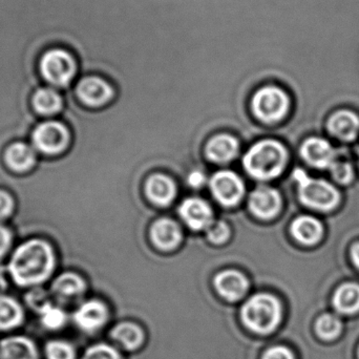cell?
Returning a JSON list of instances; mask_svg holds the SVG:
<instances>
[{"label": "cell", "mask_w": 359, "mask_h": 359, "mask_svg": "<svg viewBox=\"0 0 359 359\" xmlns=\"http://www.w3.org/2000/svg\"><path fill=\"white\" fill-rule=\"evenodd\" d=\"M55 267L52 247L46 241L31 240L17 248L10 263L13 278L20 286H33L50 278Z\"/></svg>", "instance_id": "cell-1"}, {"label": "cell", "mask_w": 359, "mask_h": 359, "mask_svg": "<svg viewBox=\"0 0 359 359\" xmlns=\"http://www.w3.org/2000/svg\"><path fill=\"white\" fill-rule=\"evenodd\" d=\"M287 151L278 141L265 140L253 145L244 157V168L253 178L270 180L284 170Z\"/></svg>", "instance_id": "cell-2"}, {"label": "cell", "mask_w": 359, "mask_h": 359, "mask_svg": "<svg viewBox=\"0 0 359 359\" xmlns=\"http://www.w3.org/2000/svg\"><path fill=\"white\" fill-rule=\"evenodd\" d=\"M282 307L280 302L270 294L259 293L243 306L242 320L249 330L259 334L272 332L280 324Z\"/></svg>", "instance_id": "cell-3"}, {"label": "cell", "mask_w": 359, "mask_h": 359, "mask_svg": "<svg viewBox=\"0 0 359 359\" xmlns=\"http://www.w3.org/2000/svg\"><path fill=\"white\" fill-rule=\"evenodd\" d=\"M294 179L299 184V198L310 208L331 210L341 201L339 190L325 180L311 178L301 170H295Z\"/></svg>", "instance_id": "cell-4"}, {"label": "cell", "mask_w": 359, "mask_h": 359, "mask_svg": "<svg viewBox=\"0 0 359 359\" xmlns=\"http://www.w3.org/2000/svg\"><path fill=\"white\" fill-rule=\"evenodd\" d=\"M251 105L259 120L272 123L286 115L290 107V99L284 88L269 83L255 90Z\"/></svg>", "instance_id": "cell-5"}, {"label": "cell", "mask_w": 359, "mask_h": 359, "mask_svg": "<svg viewBox=\"0 0 359 359\" xmlns=\"http://www.w3.org/2000/svg\"><path fill=\"white\" fill-rule=\"evenodd\" d=\"M40 71L46 81L55 86H67L71 83L78 71L75 57L69 50L55 48L48 50L40 61Z\"/></svg>", "instance_id": "cell-6"}, {"label": "cell", "mask_w": 359, "mask_h": 359, "mask_svg": "<svg viewBox=\"0 0 359 359\" xmlns=\"http://www.w3.org/2000/svg\"><path fill=\"white\" fill-rule=\"evenodd\" d=\"M69 142V133L63 124L48 121L39 124L33 133L36 149L46 155H57L65 151Z\"/></svg>", "instance_id": "cell-7"}, {"label": "cell", "mask_w": 359, "mask_h": 359, "mask_svg": "<svg viewBox=\"0 0 359 359\" xmlns=\"http://www.w3.org/2000/svg\"><path fill=\"white\" fill-rule=\"evenodd\" d=\"M76 92L84 104L99 107L107 104L113 99L115 88L107 78L99 75H90L80 80Z\"/></svg>", "instance_id": "cell-8"}, {"label": "cell", "mask_w": 359, "mask_h": 359, "mask_svg": "<svg viewBox=\"0 0 359 359\" xmlns=\"http://www.w3.org/2000/svg\"><path fill=\"white\" fill-rule=\"evenodd\" d=\"M213 196L224 206H233L244 194V184L234 172H219L210 180Z\"/></svg>", "instance_id": "cell-9"}, {"label": "cell", "mask_w": 359, "mask_h": 359, "mask_svg": "<svg viewBox=\"0 0 359 359\" xmlns=\"http://www.w3.org/2000/svg\"><path fill=\"white\" fill-rule=\"evenodd\" d=\"M180 217L194 230L207 229L212 223L210 207L200 198H187L179 208Z\"/></svg>", "instance_id": "cell-10"}, {"label": "cell", "mask_w": 359, "mask_h": 359, "mask_svg": "<svg viewBox=\"0 0 359 359\" xmlns=\"http://www.w3.org/2000/svg\"><path fill=\"white\" fill-rule=\"evenodd\" d=\"M304 159L314 168H329L337 157L332 145L322 138H310L304 142L301 149Z\"/></svg>", "instance_id": "cell-11"}, {"label": "cell", "mask_w": 359, "mask_h": 359, "mask_svg": "<svg viewBox=\"0 0 359 359\" xmlns=\"http://www.w3.org/2000/svg\"><path fill=\"white\" fill-rule=\"evenodd\" d=\"M249 206L257 217L270 219L280 211L282 198L273 188L259 187L250 194Z\"/></svg>", "instance_id": "cell-12"}, {"label": "cell", "mask_w": 359, "mask_h": 359, "mask_svg": "<svg viewBox=\"0 0 359 359\" xmlns=\"http://www.w3.org/2000/svg\"><path fill=\"white\" fill-rule=\"evenodd\" d=\"M76 324L86 332L98 330L107 322V311L105 306L98 301H90L83 304L76 311Z\"/></svg>", "instance_id": "cell-13"}, {"label": "cell", "mask_w": 359, "mask_h": 359, "mask_svg": "<svg viewBox=\"0 0 359 359\" xmlns=\"http://www.w3.org/2000/svg\"><path fill=\"white\" fill-rule=\"evenodd\" d=\"M215 286L228 301H238L246 293L248 282L240 272L227 270L215 276Z\"/></svg>", "instance_id": "cell-14"}, {"label": "cell", "mask_w": 359, "mask_h": 359, "mask_svg": "<svg viewBox=\"0 0 359 359\" xmlns=\"http://www.w3.org/2000/svg\"><path fill=\"white\" fill-rule=\"evenodd\" d=\"M328 128L330 134L339 140H354L359 132V118L352 111H337L329 119Z\"/></svg>", "instance_id": "cell-15"}, {"label": "cell", "mask_w": 359, "mask_h": 359, "mask_svg": "<svg viewBox=\"0 0 359 359\" xmlns=\"http://www.w3.org/2000/svg\"><path fill=\"white\" fill-rule=\"evenodd\" d=\"M291 233L302 244L313 245L322 238L324 227L316 217L303 215L293 222Z\"/></svg>", "instance_id": "cell-16"}, {"label": "cell", "mask_w": 359, "mask_h": 359, "mask_svg": "<svg viewBox=\"0 0 359 359\" xmlns=\"http://www.w3.org/2000/svg\"><path fill=\"white\" fill-rule=\"evenodd\" d=\"M151 238L160 249L170 250L178 246L181 241L179 226L170 219H161L151 227Z\"/></svg>", "instance_id": "cell-17"}, {"label": "cell", "mask_w": 359, "mask_h": 359, "mask_svg": "<svg viewBox=\"0 0 359 359\" xmlns=\"http://www.w3.org/2000/svg\"><path fill=\"white\" fill-rule=\"evenodd\" d=\"M0 359H38V353L29 339L10 337L0 343Z\"/></svg>", "instance_id": "cell-18"}, {"label": "cell", "mask_w": 359, "mask_h": 359, "mask_svg": "<svg viewBox=\"0 0 359 359\" xmlns=\"http://www.w3.org/2000/svg\"><path fill=\"white\" fill-rule=\"evenodd\" d=\"M147 194L149 200L160 206H166L174 200L176 186L174 182L163 175L151 177L147 184Z\"/></svg>", "instance_id": "cell-19"}, {"label": "cell", "mask_w": 359, "mask_h": 359, "mask_svg": "<svg viewBox=\"0 0 359 359\" xmlns=\"http://www.w3.org/2000/svg\"><path fill=\"white\" fill-rule=\"evenodd\" d=\"M4 160L11 170L16 172H25L33 168L36 156L29 145L15 143L6 149Z\"/></svg>", "instance_id": "cell-20"}, {"label": "cell", "mask_w": 359, "mask_h": 359, "mask_svg": "<svg viewBox=\"0 0 359 359\" xmlns=\"http://www.w3.org/2000/svg\"><path fill=\"white\" fill-rule=\"evenodd\" d=\"M238 141L228 135H219L209 141L206 147L209 159L217 163L230 161L238 153Z\"/></svg>", "instance_id": "cell-21"}, {"label": "cell", "mask_w": 359, "mask_h": 359, "mask_svg": "<svg viewBox=\"0 0 359 359\" xmlns=\"http://www.w3.org/2000/svg\"><path fill=\"white\" fill-rule=\"evenodd\" d=\"M333 306L341 314L356 313L359 311V285L347 283L337 288L333 295Z\"/></svg>", "instance_id": "cell-22"}, {"label": "cell", "mask_w": 359, "mask_h": 359, "mask_svg": "<svg viewBox=\"0 0 359 359\" xmlns=\"http://www.w3.org/2000/svg\"><path fill=\"white\" fill-rule=\"evenodd\" d=\"M86 284L79 276L75 273L61 274L53 284V291L60 299H67L82 294Z\"/></svg>", "instance_id": "cell-23"}, {"label": "cell", "mask_w": 359, "mask_h": 359, "mask_svg": "<svg viewBox=\"0 0 359 359\" xmlns=\"http://www.w3.org/2000/svg\"><path fill=\"white\" fill-rule=\"evenodd\" d=\"M23 312L12 297L0 295V329L14 328L22 322Z\"/></svg>", "instance_id": "cell-24"}, {"label": "cell", "mask_w": 359, "mask_h": 359, "mask_svg": "<svg viewBox=\"0 0 359 359\" xmlns=\"http://www.w3.org/2000/svg\"><path fill=\"white\" fill-rule=\"evenodd\" d=\"M33 104L36 111L41 115H53L60 111L62 99L53 88H41L34 96Z\"/></svg>", "instance_id": "cell-25"}, {"label": "cell", "mask_w": 359, "mask_h": 359, "mask_svg": "<svg viewBox=\"0 0 359 359\" xmlns=\"http://www.w3.org/2000/svg\"><path fill=\"white\" fill-rule=\"evenodd\" d=\"M111 337L128 350L137 349L143 341L142 331L134 324H120L114 329Z\"/></svg>", "instance_id": "cell-26"}, {"label": "cell", "mask_w": 359, "mask_h": 359, "mask_svg": "<svg viewBox=\"0 0 359 359\" xmlns=\"http://www.w3.org/2000/svg\"><path fill=\"white\" fill-rule=\"evenodd\" d=\"M343 324L337 316L324 314L318 318L316 325V333L324 341H333L341 333Z\"/></svg>", "instance_id": "cell-27"}, {"label": "cell", "mask_w": 359, "mask_h": 359, "mask_svg": "<svg viewBox=\"0 0 359 359\" xmlns=\"http://www.w3.org/2000/svg\"><path fill=\"white\" fill-rule=\"evenodd\" d=\"M329 170L332 178L339 183L348 184L353 179L354 172L351 162L339 154H337V157L333 160Z\"/></svg>", "instance_id": "cell-28"}, {"label": "cell", "mask_w": 359, "mask_h": 359, "mask_svg": "<svg viewBox=\"0 0 359 359\" xmlns=\"http://www.w3.org/2000/svg\"><path fill=\"white\" fill-rule=\"evenodd\" d=\"M41 314V322L44 326L50 330H56L65 325L67 316L62 310L54 306L48 305L40 311Z\"/></svg>", "instance_id": "cell-29"}, {"label": "cell", "mask_w": 359, "mask_h": 359, "mask_svg": "<svg viewBox=\"0 0 359 359\" xmlns=\"http://www.w3.org/2000/svg\"><path fill=\"white\" fill-rule=\"evenodd\" d=\"M48 359H75V352L69 344L50 341L46 346Z\"/></svg>", "instance_id": "cell-30"}, {"label": "cell", "mask_w": 359, "mask_h": 359, "mask_svg": "<svg viewBox=\"0 0 359 359\" xmlns=\"http://www.w3.org/2000/svg\"><path fill=\"white\" fill-rule=\"evenodd\" d=\"M229 234V228L224 222H212L207 228V236L215 244L225 242Z\"/></svg>", "instance_id": "cell-31"}, {"label": "cell", "mask_w": 359, "mask_h": 359, "mask_svg": "<svg viewBox=\"0 0 359 359\" xmlns=\"http://www.w3.org/2000/svg\"><path fill=\"white\" fill-rule=\"evenodd\" d=\"M82 359H121L113 348L107 345H97L90 348Z\"/></svg>", "instance_id": "cell-32"}, {"label": "cell", "mask_w": 359, "mask_h": 359, "mask_svg": "<svg viewBox=\"0 0 359 359\" xmlns=\"http://www.w3.org/2000/svg\"><path fill=\"white\" fill-rule=\"evenodd\" d=\"M14 201L8 192L0 190V219H6L12 213Z\"/></svg>", "instance_id": "cell-33"}, {"label": "cell", "mask_w": 359, "mask_h": 359, "mask_svg": "<svg viewBox=\"0 0 359 359\" xmlns=\"http://www.w3.org/2000/svg\"><path fill=\"white\" fill-rule=\"evenodd\" d=\"M263 359H294V358L287 348L274 347L266 352Z\"/></svg>", "instance_id": "cell-34"}, {"label": "cell", "mask_w": 359, "mask_h": 359, "mask_svg": "<svg viewBox=\"0 0 359 359\" xmlns=\"http://www.w3.org/2000/svg\"><path fill=\"white\" fill-rule=\"evenodd\" d=\"M12 242V236L8 228L0 225V259L6 255V251L10 248Z\"/></svg>", "instance_id": "cell-35"}, {"label": "cell", "mask_w": 359, "mask_h": 359, "mask_svg": "<svg viewBox=\"0 0 359 359\" xmlns=\"http://www.w3.org/2000/svg\"><path fill=\"white\" fill-rule=\"evenodd\" d=\"M188 183H189L192 187H201V186L205 183L204 175L201 172H191L190 176L188 177Z\"/></svg>", "instance_id": "cell-36"}, {"label": "cell", "mask_w": 359, "mask_h": 359, "mask_svg": "<svg viewBox=\"0 0 359 359\" xmlns=\"http://www.w3.org/2000/svg\"><path fill=\"white\" fill-rule=\"evenodd\" d=\"M351 259L352 262H353L354 265L359 269V243L358 244L354 245L351 249Z\"/></svg>", "instance_id": "cell-37"}, {"label": "cell", "mask_w": 359, "mask_h": 359, "mask_svg": "<svg viewBox=\"0 0 359 359\" xmlns=\"http://www.w3.org/2000/svg\"><path fill=\"white\" fill-rule=\"evenodd\" d=\"M358 358H359V348H358Z\"/></svg>", "instance_id": "cell-38"}, {"label": "cell", "mask_w": 359, "mask_h": 359, "mask_svg": "<svg viewBox=\"0 0 359 359\" xmlns=\"http://www.w3.org/2000/svg\"><path fill=\"white\" fill-rule=\"evenodd\" d=\"M358 159H359V151H358Z\"/></svg>", "instance_id": "cell-39"}]
</instances>
